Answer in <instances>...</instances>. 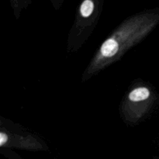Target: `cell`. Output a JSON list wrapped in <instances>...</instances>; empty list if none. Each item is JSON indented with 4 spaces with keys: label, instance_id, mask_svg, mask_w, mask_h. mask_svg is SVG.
<instances>
[{
    "label": "cell",
    "instance_id": "277c9868",
    "mask_svg": "<svg viewBox=\"0 0 159 159\" xmlns=\"http://www.w3.org/2000/svg\"><path fill=\"white\" fill-rule=\"evenodd\" d=\"M7 140H8L7 135L5 134L2 133V132H1V133H0V146L4 145V144L6 143V141H7Z\"/></svg>",
    "mask_w": 159,
    "mask_h": 159
},
{
    "label": "cell",
    "instance_id": "6da1fadb",
    "mask_svg": "<svg viewBox=\"0 0 159 159\" xmlns=\"http://www.w3.org/2000/svg\"><path fill=\"white\" fill-rule=\"evenodd\" d=\"M119 43L114 38H109L102 43L100 48V55L103 58H110L119 51Z\"/></svg>",
    "mask_w": 159,
    "mask_h": 159
},
{
    "label": "cell",
    "instance_id": "7a4b0ae2",
    "mask_svg": "<svg viewBox=\"0 0 159 159\" xmlns=\"http://www.w3.org/2000/svg\"><path fill=\"white\" fill-rule=\"evenodd\" d=\"M150 96V91L145 87H140L134 89L129 94V99L132 102H140L147 99Z\"/></svg>",
    "mask_w": 159,
    "mask_h": 159
},
{
    "label": "cell",
    "instance_id": "3957f363",
    "mask_svg": "<svg viewBox=\"0 0 159 159\" xmlns=\"http://www.w3.org/2000/svg\"><path fill=\"white\" fill-rule=\"evenodd\" d=\"M94 10V3L91 0H85L80 6V13L83 17H89Z\"/></svg>",
    "mask_w": 159,
    "mask_h": 159
}]
</instances>
